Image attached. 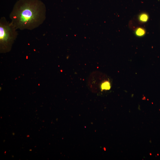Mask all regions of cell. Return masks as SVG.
Segmentation results:
<instances>
[{
  "label": "cell",
  "mask_w": 160,
  "mask_h": 160,
  "mask_svg": "<svg viewBox=\"0 0 160 160\" xmlns=\"http://www.w3.org/2000/svg\"><path fill=\"white\" fill-rule=\"evenodd\" d=\"M145 33L144 29L141 27L137 28L135 31V34L137 36H141L144 35Z\"/></svg>",
  "instance_id": "4"
},
{
  "label": "cell",
  "mask_w": 160,
  "mask_h": 160,
  "mask_svg": "<svg viewBox=\"0 0 160 160\" xmlns=\"http://www.w3.org/2000/svg\"><path fill=\"white\" fill-rule=\"evenodd\" d=\"M148 16L146 13H142L138 16V20L140 23H144L146 22L148 19Z\"/></svg>",
  "instance_id": "3"
},
{
  "label": "cell",
  "mask_w": 160,
  "mask_h": 160,
  "mask_svg": "<svg viewBox=\"0 0 160 160\" xmlns=\"http://www.w3.org/2000/svg\"><path fill=\"white\" fill-rule=\"evenodd\" d=\"M46 11L45 4L40 0H18L9 17L17 29L31 30L44 22Z\"/></svg>",
  "instance_id": "1"
},
{
  "label": "cell",
  "mask_w": 160,
  "mask_h": 160,
  "mask_svg": "<svg viewBox=\"0 0 160 160\" xmlns=\"http://www.w3.org/2000/svg\"><path fill=\"white\" fill-rule=\"evenodd\" d=\"M17 29L11 22L3 17L0 19V49L2 53L10 51L18 33Z\"/></svg>",
  "instance_id": "2"
}]
</instances>
